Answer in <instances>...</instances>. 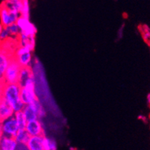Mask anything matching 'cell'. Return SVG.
<instances>
[{
  "label": "cell",
  "mask_w": 150,
  "mask_h": 150,
  "mask_svg": "<svg viewBox=\"0 0 150 150\" xmlns=\"http://www.w3.org/2000/svg\"><path fill=\"white\" fill-rule=\"evenodd\" d=\"M17 44L20 46H26L29 48L31 51L35 50V36H27V35L20 34L17 39Z\"/></svg>",
  "instance_id": "obj_11"
},
{
  "label": "cell",
  "mask_w": 150,
  "mask_h": 150,
  "mask_svg": "<svg viewBox=\"0 0 150 150\" xmlns=\"http://www.w3.org/2000/svg\"><path fill=\"white\" fill-rule=\"evenodd\" d=\"M43 150H55L57 149V143L52 138L43 136Z\"/></svg>",
  "instance_id": "obj_19"
},
{
  "label": "cell",
  "mask_w": 150,
  "mask_h": 150,
  "mask_svg": "<svg viewBox=\"0 0 150 150\" xmlns=\"http://www.w3.org/2000/svg\"><path fill=\"white\" fill-rule=\"evenodd\" d=\"M13 117H14L16 122H17L19 129H25V125H26L28 120H27L24 113L23 112V110L14 112Z\"/></svg>",
  "instance_id": "obj_17"
},
{
  "label": "cell",
  "mask_w": 150,
  "mask_h": 150,
  "mask_svg": "<svg viewBox=\"0 0 150 150\" xmlns=\"http://www.w3.org/2000/svg\"><path fill=\"white\" fill-rule=\"evenodd\" d=\"M14 111L4 99L0 102V122H2L5 120L9 117H13Z\"/></svg>",
  "instance_id": "obj_14"
},
{
  "label": "cell",
  "mask_w": 150,
  "mask_h": 150,
  "mask_svg": "<svg viewBox=\"0 0 150 150\" xmlns=\"http://www.w3.org/2000/svg\"><path fill=\"white\" fill-rule=\"evenodd\" d=\"M149 119H150V115H149Z\"/></svg>",
  "instance_id": "obj_28"
},
{
  "label": "cell",
  "mask_w": 150,
  "mask_h": 150,
  "mask_svg": "<svg viewBox=\"0 0 150 150\" xmlns=\"http://www.w3.org/2000/svg\"><path fill=\"white\" fill-rule=\"evenodd\" d=\"M13 58L21 67H30L32 62V51L26 46H18L14 51Z\"/></svg>",
  "instance_id": "obj_5"
},
{
  "label": "cell",
  "mask_w": 150,
  "mask_h": 150,
  "mask_svg": "<svg viewBox=\"0 0 150 150\" xmlns=\"http://www.w3.org/2000/svg\"><path fill=\"white\" fill-rule=\"evenodd\" d=\"M2 3L11 11L20 13L22 8V0H5Z\"/></svg>",
  "instance_id": "obj_15"
},
{
  "label": "cell",
  "mask_w": 150,
  "mask_h": 150,
  "mask_svg": "<svg viewBox=\"0 0 150 150\" xmlns=\"http://www.w3.org/2000/svg\"><path fill=\"white\" fill-rule=\"evenodd\" d=\"M21 67L20 66L15 58H12L11 59L9 64L5 70L4 76L3 81L5 84H16L18 83L20 72Z\"/></svg>",
  "instance_id": "obj_4"
},
{
  "label": "cell",
  "mask_w": 150,
  "mask_h": 150,
  "mask_svg": "<svg viewBox=\"0 0 150 150\" xmlns=\"http://www.w3.org/2000/svg\"><path fill=\"white\" fill-rule=\"evenodd\" d=\"M1 44H2V40H0V47H1Z\"/></svg>",
  "instance_id": "obj_27"
},
{
  "label": "cell",
  "mask_w": 150,
  "mask_h": 150,
  "mask_svg": "<svg viewBox=\"0 0 150 150\" xmlns=\"http://www.w3.org/2000/svg\"><path fill=\"white\" fill-rule=\"evenodd\" d=\"M4 28V26L3 25H2V23H1V22H0V35H1V33H2V30H3Z\"/></svg>",
  "instance_id": "obj_25"
},
{
  "label": "cell",
  "mask_w": 150,
  "mask_h": 150,
  "mask_svg": "<svg viewBox=\"0 0 150 150\" xmlns=\"http://www.w3.org/2000/svg\"><path fill=\"white\" fill-rule=\"evenodd\" d=\"M8 31L9 35H10L11 38H17L20 34V31L19 27L16 24V23L11 24V25L5 26Z\"/></svg>",
  "instance_id": "obj_20"
},
{
  "label": "cell",
  "mask_w": 150,
  "mask_h": 150,
  "mask_svg": "<svg viewBox=\"0 0 150 150\" xmlns=\"http://www.w3.org/2000/svg\"><path fill=\"white\" fill-rule=\"evenodd\" d=\"M32 76H33V73H32V71H31V68L29 67H21L18 81V84H20V87L25 83V81L27 79H28Z\"/></svg>",
  "instance_id": "obj_16"
},
{
  "label": "cell",
  "mask_w": 150,
  "mask_h": 150,
  "mask_svg": "<svg viewBox=\"0 0 150 150\" xmlns=\"http://www.w3.org/2000/svg\"><path fill=\"white\" fill-rule=\"evenodd\" d=\"M23 112L24 113L28 121L41 119L46 116V111L38 99L32 103L25 105Z\"/></svg>",
  "instance_id": "obj_3"
},
{
  "label": "cell",
  "mask_w": 150,
  "mask_h": 150,
  "mask_svg": "<svg viewBox=\"0 0 150 150\" xmlns=\"http://www.w3.org/2000/svg\"><path fill=\"white\" fill-rule=\"evenodd\" d=\"M3 136L14 137L19 130L14 117H11L1 122Z\"/></svg>",
  "instance_id": "obj_8"
},
{
  "label": "cell",
  "mask_w": 150,
  "mask_h": 150,
  "mask_svg": "<svg viewBox=\"0 0 150 150\" xmlns=\"http://www.w3.org/2000/svg\"><path fill=\"white\" fill-rule=\"evenodd\" d=\"M18 143L14 137L2 136L0 140V149L1 150H17Z\"/></svg>",
  "instance_id": "obj_13"
},
{
  "label": "cell",
  "mask_w": 150,
  "mask_h": 150,
  "mask_svg": "<svg viewBox=\"0 0 150 150\" xmlns=\"http://www.w3.org/2000/svg\"><path fill=\"white\" fill-rule=\"evenodd\" d=\"M140 32L142 34V36L146 43H148L150 46V28L146 25H140L139 26Z\"/></svg>",
  "instance_id": "obj_21"
},
{
  "label": "cell",
  "mask_w": 150,
  "mask_h": 150,
  "mask_svg": "<svg viewBox=\"0 0 150 150\" xmlns=\"http://www.w3.org/2000/svg\"><path fill=\"white\" fill-rule=\"evenodd\" d=\"M16 24L19 27L20 34L27 36H35L37 33V28L34 23H31L29 17L20 15L17 19Z\"/></svg>",
  "instance_id": "obj_6"
},
{
  "label": "cell",
  "mask_w": 150,
  "mask_h": 150,
  "mask_svg": "<svg viewBox=\"0 0 150 150\" xmlns=\"http://www.w3.org/2000/svg\"><path fill=\"white\" fill-rule=\"evenodd\" d=\"M20 97L24 105L30 104L38 99L35 91V79L34 76L27 79L21 86Z\"/></svg>",
  "instance_id": "obj_2"
},
{
  "label": "cell",
  "mask_w": 150,
  "mask_h": 150,
  "mask_svg": "<svg viewBox=\"0 0 150 150\" xmlns=\"http://www.w3.org/2000/svg\"><path fill=\"white\" fill-rule=\"evenodd\" d=\"M13 57V54L0 48V81H3L5 70Z\"/></svg>",
  "instance_id": "obj_10"
},
{
  "label": "cell",
  "mask_w": 150,
  "mask_h": 150,
  "mask_svg": "<svg viewBox=\"0 0 150 150\" xmlns=\"http://www.w3.org/2000/svg\"><path fill=\"white\" fill-rule=\"evenodd\" d=\"M147 102H148V103L150 105V93H149L148 96H147Z\"/></svg>",
  "instance_id": "obj_26"
},
{
  "label": "cell",
  "mask_w": 150,
  "mask_h": 150,
  "mask_svg": "<svg viewBox=\"0 0 150 150\" xmlns=\"http://www.w3.org/2000/svg\"><path fill=\"white\" fill-rule=\"evenodd\" d=\"M25 129L30 136L43 135V133H44L43 125L40 119L28 121Z\"/></svg>",
  "instance_id": "obj_9"
},
{
  "label": "cell",
  "mask_w": 150,
  "mask_h": 150,
  "mask_svg": "<svg viewBox=\"0 0 150 150\" xmlns=\"http://www.w3.org/2000/svg\"><path fill=\"white\" fill-rule=\"evenodd\" d=\"M20 16V13L11 11L3 3L0 5V22L4 27L16 23Z\"/></svg>",
  "instance_id": "obj_7"
},
{
  "label": "cell",
  "mask_w": 150,
  "mask_h": 150,
  "mask_svg": "<svg viewBox=\"0 0 150 150\" xmlns=\"http://www.w3.org/2000/svg\"><path fill=\"white\" fill-rule=\"evenodd\" d=\"M30 14V5L28 0H22V8L20 15L24 17H29Z\"/></svg>",
  "instance_id": "obj_22"
},
{
  "label": "cell",
  "mask_w": 150,
  "mask_h": 150,
  "mask_svg": "<svg viewBox=\"0 0 150 150\" xmlns=\"http://www.w3.org/2000/svg\"><path fill=\"white\" fill-rule=\"evenodd\" d=\"M43 136H30L26 146L28 150H43Z\"/></svg>",
  "instance_id": "obj_12"
},
{
  "label": "cell",
  "mask_w": 150,
  "mask_h": 150,
  "mask_svg": "<svg viewBox=\"0 0 150 150\" xmlns=\"http://www.w3.org/2000/svg\"><path fill=\"white\" fill-rule=\"evenodd\" d=\"M21 87L18 83L5 84L2 90V97L5 102L11 107L14 112L23 110L24 103L20 97Z\"/></svg>",
  "instance_id": "obj_1"
},
{
  "label": "cell",
  "mask_w": 150,
  "mask_h": 150,
  "mask_svg": "<svg viewBox=\"0 0 150 150\" xmlns=\"http://www.w3.org/2000/svg\"><path fill=\"white\" fill-rule=\"evenodd\" d=\"M2 136H3V134H2V124H1V122H0V140H1V138L2 137Z\"/></svg>",
  "instance_id": "obj_24"
},
{
  "label": "cell",
  "mask_w": 150,
  "mask_h": 150,
  "mask_svg": "<svg viewBox=\"0 0 150 150\" xmlns=\"http://www.w3.org/2000/svg\"><path fill=\"white\" fill-rule=\"evenodd\" d=\"M29 137L30 135L25 131V129H19L17 134L15 135L14 138L18 144H26Z\"/></svg>",
  "instance_id": "obj_18"
},
{
  "label": "cell",
  "mask_w": 150,
  "mask_h": 150,
  "mask_svg": "<svg viewBox=\"0 0 150 150\" xmlns=\"http://www.w3.org/2000/svg\"><path fill=\"white\" fill-rule=\"evenodd\" d=\"M4 85H5L4 81H0V102L3 99V97H2V90H3Z\"/></svg>",
  "instance_id": "obj_23"
}]
</instances>
